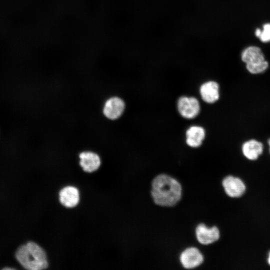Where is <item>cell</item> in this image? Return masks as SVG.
Returning a JSON list of instances; mask_svg holds the SVG:
<instances>
[{
  "label": "cell",
  "instance_id": "cell-16",
  "mask_svg": "<svg viewBox=\"0 0 270 270\" xmlns=\"http://www.w3.org/2000/svg\"><path fill=\"white\" fill-rule=\"evenodd\" d=\"M267 262L268 264L270 266V252H269L268 254V256L267 258Z\"/></svg>",
  "mask_w": 270,
  "mask_h": 270
},
{
  "label": "cell",
  "instance_id": "cell-13",
  "mask_svg": "<svg viewBox=\"0 0 270 270\" xmlns=\"http://www.w3.org/2000/svg\"><path fill=\"white\" fill-rule=\"evenodd\" d=\"M205 135V130L202 127L198 126H192L186 132V144L191 147H198L202 144Z\"/></svg>",
  "mask_w": 270,
  "mask_h": 270
},
{
  "label": "cell",
  "instance_id": "cell-10",
  "mask_svg": "<svg viewBox=\"0 0 270 270\" xmlns=\"http://www.w3.org/2000/svg\"><path fill=\"white\" fill-rule=\"evenodd\" d=\"M59 199L60 203L66 208L76 206L80 200L78 190L72 186H66L60 190Z\"/></svg>",
  "mask_w": 270,
  "mask_h": 270
},
{
  "label": "cell",
  "instance_id": "cell-5",
  "mask_svg": "<svg viewBox=\"0 0 270 270\" xmlns=\"http://www.w3.org/2000/svg\"><path fill=\"white\" fill-rule=\"evenodd\" d=\"M125 108L124 101L117 96L112 97L105 102L103 108L104 116L109 120L118 118L123 114Z\"/></svg>",
  "mask_w": 270,
  "mask_h": 270
},
{
  "label": "cell",
  "instance_id": "cell-17",
  "mask_svg": "<svg viewBox=\"0 0 270 270\" xmlns=\"http://www.w3.org/2000/svg\"><path fill=\"white\" fill-rule=\"evenodd\" d=\"M268 146H269V148H270V138H269V140H268Z\"/></svg>",
  "mask_w": 270,
  "mask_h": 270
},
{
  "label": "cell",
  "instance_id": "cell-15",
  "mask_svg": "<svg viewBox=\"0 0 270 270\" xmlns=\"http://www.w3.org/2000/svg\"><path fill=\"white\" fill-rule=\"evenodd\" d=\"M258 38L262 42H270V23H266L262 26V28L260 29V32Z\"/></svg>",
  "mask_w": 270,
  "mask_h": 270
},
{
  "label": "cell",
  "instance_id": "cell-4",
  "mask_svg": "<svg viewBox=\"0 0 270 270\" xmlns=\"http://www.w3.org/2000/svg\"><path fill=\"white\" fill-rule=\"evenodd\" d=\"M222 185L226 194L230 197L238 198L246 192V186L242 179L232 176L225 177Z\"/></svg>",
  "mask_w": 270,
  "mask_h": 270
},
{
  "label": "cell",
  "instance_id": "cell-6",
  "mask_svg": "<svg viewBox=\"0 0 270 270\" xmlns=\"http://www.w3.org/2000/svg\"><path fill=\"white\" fill-rule=\"evenodd\" d=\"M196 235L200 243L206 245L217 241L220 238V233L216 226L208 228L204 224H200L196 228Z\"/></svg>",
  "mask_w": 270,
  "mask_h": 270
},
{
  "label": "cell",
  "instance_id": "cell-2",
  "mask_svg": "<svg viewBox=\"0 0 270 270\" xmlns=\"http://www.w3.org/2000/svg\"><path fill=\"white\" fill-rule=\"evenodd\" d=\"M16 256L26 269L40 270L48 267L44 250L37 244L30 242L20 246L16 250Z\"/></svg>",
  "mask_w": 270,
  "mask_h": 270
},
{
  "label": "cell",
  "instance_id": "cell-3",
  "mask_svg": "<svg viewBox=\"0 0 270 270\" xmlns=\"http://www.w3.org/2000/svg\"><path fill=\"white\" fill-rule=\"evenodd\" d=\"M178 108L182 117L186 118H192L199 114L200 105L196 98L183 96L178 100Z\"/></svg>",
  "mask_w": 270,
  "mask_h": 270
},
{
  "label": "cell",
  "instance_id": "cell-7",
  "mask_svg": "<svg viewBox=\"0 0 270 270\" xmlns=\"http://www.w3.org/2000/svg\"><path fill=\"white\" fill-rule=\"evenodd\" d=\"M180 262L186 268H193L202 264L204 257L199 250L194 247L186 248L180 255Z\"/></svg>",
  "mask_w": 270,
  "mask_h": 270
},
{
  "label": "cell",
  "instance_id": "cell-1",
  "mask_svg": "<svg viewBox=\"0 0 270 270\" xmlns=\"http://www.w3.org/2000/svg\"><path fill=\"white\" fill-rule=\"evenodd\" d=\"M151 195L154 203L162 206L176 205L182 197V186L174 178L164 174L156 176L152 182Z\"/></svg>",
  "mask_w": 270,
  "mask_h": 270
},
{
  "label": "cell",
  "instance_id": "cell-9",
  "mask_svg": "<svg viewBox=\"0 0 270 270\" xmlns=\"http://www.w3.org/2000/svg\"><path fill=\"white\" fill-rule=\"evenodd\" d=\"M200 92L202 98L207 103H214L220 98L219 85L214 81L204 83L200 87Z\"/></svg>",
  "mask_w": 270,
  "mask_h": 270
},
{
  "label": "cell",
  "instance_id": "cell-8",
  "mask_svg": "<svg viewBox=\"0 0 270 270\" xmlns=\"http://www.w3.org/2000/svg\"><path fill=\"white\" fill-rule=\"evenodd\" d=\"M79 158L80 164L84 172H92L96 170L100 166V158L95 152H83L80 154Z\"/></svg>",
  "mask_w": 270,
  "mask_h": 270
},
{
  "label": "cell",
  "instance_id": "cell-12",
  "mask_svg": "<svg viewBox=\"0 0 270 270\" xmlns=\"http://www.w3.org/2000/svg\"><path fill=\"white\" fill-rule=\"evenodd\" d=\"M241 59L246 65L256 64L266 60L261 48L254 46L245 48L242 52Z\"/></svg>",
  "mask_w": 270,
  "mask_h": 270
},
{
  "label": "cell",
  "instance_id": "cell-11",
  "mask_svg": "<svg viewBox=\"0 0 270 270\" xmlns=\"http://www.w3.org/2000/svg\"><path fill=\"white\" fill-rule=\"evenodd\" d=\"M242 150L246 158L250 160H255L262 154L264 145L256 140L251 139L242 144Z\"/></svg>",
  "mask_w": 270,
  "mask_h": 270
},
{
  "label": "cell",
  "instance_id": "cell-14",
  "mask_svg": "<svg viewBox=\"0 0 270 270\" xmlns=\"http://www.w3.org/2000/svg\"><path fill=\"white\" fill-rule=\"evenodd\" d=\"M268 62L266 60L254 64L246 65V68L252 74H260L264 72L268 68Z\"/></svg>",
  "mask_w": 270,
  "mask_h": 270
}]
</instances>
